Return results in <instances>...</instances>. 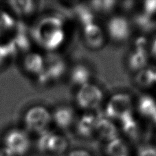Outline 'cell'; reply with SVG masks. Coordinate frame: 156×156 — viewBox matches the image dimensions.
<instances>
[{
    "label": "cell",
    "instance_id": "11",
    "mask_svg": "<svg viewBox=\"0 0 156 156\" xmlns=\"http://www.w3.org/2000/svg\"><path fill=\"white\" fill-rule=\"evenodd\" d=\"M84 34L86 43L92 48H98L103 44V34L101 28L94 23L85 26Z\"/></svg>",
    "mask_w": 156,
    "mask_h": 156
},
{
    "label": "cell",
    "instance_id": "24",
    "mask_svg": "<svg viewBox=\"0 0 156 156\" xmlns=\"http://www.w3.org/2000/svg\"><path fill=\"white\" fill-rule=\"evenodd\" d=\"M115 4V1H94L91 2V6L96 10L107 12L112 9Z\"/></svg>",
    "mask_w": 156,
    "mask_h": 156
},
{
    "label": "cell",
    "instance_id": "1",
    "mask_svg": "<svg viewBox=\"0 0 156 156\" xmlns=\"http://www.w3.org/2000/svg\"><path fill=\"white\" fill-rule=\"evenodd\" d=\"M61 27L62 23L57 17L48 18L42 22L39 34L41 43L46 48L54 49L62 43L64 34Z\"/></svg>",
    "mask_w": 156,
    "mask_h": 156
},
{
    "label": "cell",
    "instance_id": "32",
    "mask_svg": "<svg viewBox=\"0 0 156 156\" xmlns=\"http://www.w3.org/2000/svg\"><path fill=\"white\" fill-rule=\"evenodd\" d=\"M155 82H156V72H155Z\"/></svg>",
    "mask_w": 156,
    "mask_h": 156
},
{
    "label": "cell",
    "instance_id": "27",
    "mask_svg": "<svg viewBox=\"0 0 156 156\" xmlns=\"http://www.w3.org/2000/svg\"><path fill=\"white\" fill-rule=\"evenodd\" d=\"M138 156H156V149L153 147H144L140 150Z\"/></svg>",
    "mask_w": 156,
    "mask_h": 156
},
{
    "label": "cell",
    "instance_id": "8",
    "mask_svg": "<svg viewBox=\"0 0 156 156\" xmlns=\"http://www.w3.org/2000/svg\"><path fill=\"white\" fill-rule=\"evenodd\" d=\"M65 66L63 61L52 60L45 64L43 71L39 77L41 82H47L50 80H57L61 77L65 71Z\"/></svg>",
    "mask_w": 156,
    "mask_h": 156
},
{
    "label": "cell",
    "instance_id": "17",
    "mask_svg": "<svg viewBox=\"0 0 156 156\" xmlns=\"http://www.w3.org/2000/svg\"><path fill=\"white\" fill-rule=\"evenodd\" d=\"M9 3L13 10L19 15H30L35 10V2L31 1H14Z\"/></svg>",
    "mask_w": 156,
    "mask_h": 156
},
{
    "label": "cell",
    "instance_id": "12",
    "mask_svg": "<svg viewBox=\"0 0 156 156\" xmlns=\"http://www.w3.org/2000/svg\"><path fill=\"white\" fill-rule=\"evenodd\" d=\"M52 119L58 127L65 129L72 124L74 120V113L70 108H60L54 112Z\"/></svg>",
    "mask_w": 156,
    "mask_h": 156
},
{
    "label": "cell",
    "instance_id": "14",
    "mask_svg": "<svg viewBox=\"0 0 156 156\" xmlns=\"http://www.w3.org/2000/svg\"><path fill=\"white\" fill-rule=\"evenodd\" d=\"M147 63V54L145 49H136L129 58V66L133 70H141Z\"/></svg>",
    "mask_w": 156,
    "mask_h": 156
},
{
    "label": "cell",
    "instance_id": "9",
    "mask_svg": "<svg viewBox=\"0 0 156 156\" xmlns=\"http://www.w3.org/2000/svg\"><path fill=\"white\" fill-rule=\"evenodd\" d=\"M95 132L101 138L109 141L114 140L118 136V129L115 125L109 120L101 117L97 119Z\"/></svg>",
    "mask_w": 156,
    "mask_h": 156
},
{
    "label": "cell",
    "instance_id": "2",
    "mask_svg": "<svg viewBox=\"0 0 156 156\" xmlns=\"http://www.w3.org/2000/svg\"><path fill=\"white\" fill-rule=\"evenodd\" d=\"M52 120V116L47 108L36 105L25 114L24 124L30 132L41 133L48 130Z\"/></svg>",
    "mask_w": 156,
    "mask_h": 156
},
{
    "label": "cell",
    "instance_id": "10",
    "mask_svg": "<svg viewBox=\"0 0 156 156\" xmlns=\"http://www.w3.org/2000/svg\"><path fill=\"white\" fill-rule=\"evenodd\" d=\"M46 60L38 53H30L25 58L24 66L28 73L39 76L45 68Z\"/></svg>",
    "mask_w": 156,
    "mask_h": 156
},
{
    "label": "cell",
    "instance_id": "22",
    "mask_svg": "<svg viewBox=\"0 0 156 156\" xmlns=\"http://www.w3.org/2000/svg\"><path fill=\"white\" fill-rule=\"evenodd\" d=\"M136 23L140 29L144 31H149L155 27V23L152 21L151 16L147 14L140 15L136 18Z\"/></svg>",
    "mask_w": 156,
    "mask_h": 156
},
{
    "label": "cell",
    "instance_id": "28",
    "mask_svg": "<svg viewBox=\"0 0 156 156\" xmlns=\"http://www.w3.org/2000/svg\"><path fill=\"white\" fill-rule=\"evenodd\" d=\"M69 156H91L87 151H85V150L79 149V150H74L70 152L69 154Z\"/></svg>",
    "mask_w": 156,
    "mask_h": 156
},
{
    "label": "cell",
    "instance_id": "23",
    "mask_svg": "<svg viewBox=\"0 0 156 156\" xmlns=\"http://www.w3.org/2000/svg\"><path fill=\"white\" fill-rule=\"evenodd\" d=\"M78 15H79L80 21L84 25V26L94 23V16L87 8L85 7H79L78 10Z\"/></svg>",
    "mask_w": 156,
    "mask_h": 156
},
{
    "label": "cell",
    "instance_id": "3",
    "mask_svg": "<svg viewBox=\"0 0 156 156\" xmlns=\"http://www.w3.org/2000/svg\"><path fill=\"white\" fill-rule=\"evenodd\" d=\"M4 145L14 156L23 155L30 148V139L26 131L15 128L6 134Z\"/></svg>",
    "mask_w": 156,
    "mask_h": 156
},
{
    "label": "cell",
    "instance_id": "21",
    "mask_svg": "<svg viewBox=\"0 0 156 156\" xmlns=\"http://www.w3.org/2000/svg\"><path fill=\"white\" fill-rule=\"evenodd\" d=\"M123 132L131 138H136L138 134V127L137 122L133 119L132 115L124 117L121 120Z\"/></svg>",
    "mask_w": 156,
    "mask_h": 156
},
{
    "label": "cell",
    "instance_id": "5",
    "mask_svg": "<svg viewBox=\"0 0 156 156\" xmlns=\"http://www.w3.org/2000/svg\"><path fill=\"white\" fill-rule=\"evenodd\" d=\"M102 99V93L100 89L92 84L82 86L76 96L80 107L85 109H94L98 106Z\"/></svg>",
    "mask_w": 156,
    "mask_h": 156
},
{
    "label": "cell",
    "instance_id": "16",
    "mask_svg": "<svg viewBox=\"0 0 156 156\" xmlns=\"http://www.w3.org/2000/svg\"><path fill=\"white\" fill-rule=\"evenodd\" d=\"M106 151L108 156H127V147L120 138H116L108 143Z\"/></svg>",
    "mask_w": 156,
    "mask_h": 156
},
{
    "label": "cell",
    "instance_id": "18",
    "mask_svg": "<svg viewBox=\"0 0 156 156\" xmlns=\"http://www.w3.org/2000/svg\"><path fill=\"white\" fill-rule=\"evenodd\" d=\"M90 77V71L84 66L79 65L75 67L72 72L71 80L75 84L83 86L87 83Z\"/></svg>",
    "mask_w": 156,
    "mask_h": 156
},
{
    "label": "cell",
    "instance_id": "13",
    "mask_svg": "<svg viewBox=\"0 0 156 156\" xmlns=\"http://www.w3.org/2000/svg\"><path fill=\"white\" fill-rule=\"evenodd\" d=\"M97 119L94 115H85L83 116L77 125V131L83 137H89L95 131Z\"/></svg>",
    "mask_w": 156,
    "mask_h": 156
},
{
    "label": "cell",
    "instance_id": "20",
    "mask_svg": "<svg viewBox=\"0 0 156 156\" xmlns=\"http://www.w3.org/2000/svg\"><path fill=\"white\" fill-rule=\"evenodd\" d=\"M136 82L142 87H149L155 82V73L151 69L141 70L136 77Z\"/></svg>",
    "mask_w": 156,
    "mask_h": 156
},
{
    "label": "cell",
    "instance_id": "31",
    "mask_svg": "<svg viewBox=\"0 0 156 156\" xmlns=\"http://www.w3.org/2000/svg\"><path fill=\"white\" fill-rule=\"evenodd\" d=\"M152 118H153V119H154V122H155V123H156V114H155V115L154 116H153L152 117Z\"/></svg>",
    "mask_w": 156,
    "mask_h": 156
},
{
    "label": "cell",
    "instance_id": "30",
    "mask_svg": "<svg viewBox=\"0 0 156 156\" xmlns=\"http://www.w3.org/2000/svg\"><path fill=\"white\" fill-rule=\"evenodd\" d=\"M151 52L154 56L156 58V38L154 40V43L152 44L151 46Z\"/></svg>",
    "mask_w": 156,
    "mask_h": 156
},
{
    "label": "cell",
    "instance_id": "4",
    "mask_svg": "<svg viewBox=\"0 0 156 156\" xmlns=\"http://www.w3.org/2000/svg\"><path fill=\"white\" fill-rule=\"evenodd\" d=\"M132 104L130 97L126 94H118L111 97L106 108L108 117L121 120L132 115Z\"/></svg>",
    "mask_w": 156,
    "mask_h": 156
},
{
    "label": "cell",
    "instance_id": "15",
    "mask_svg": "<svg viewBox=\"0 0 156 156\" xmlns=\"http://www.w3.org/2000/svg\"><path fill=\"white\" fill-rule=\"evenodd\" d=\"M138 110L142 115L153 117L156 114V101L150 96L142 97L138 103Z\"/></svg>",
    "mask_w": 156,
    "mask_h": 156
},
{
    "label": "cell",
    "instance_id": "26",
    "mask_svg": "<svg viewBox=\"0 0 156 156\" xmlns=\"http://www.w3.org/2000/svg\"><path fill=\"white\" fill-rule=\"evenodd\" d=\"M144 8L145 14L151 16L156 13V0H149L144 2Z\"/></svg>",
    "mask_w": 156,
    "mask_h": 156
},
{
    "label": "cell",
    "instance_id": "6",
    "mask_svg": "<svg viewBox=\"0 0 156 156\" xmlns=\"http://www.w3.org/2000/svg\"><path fill=\"white\" fill-rule=\"evenodd\" d=\"M40 134V137L38 140V145L41 150L60 154L67 149L68 141L63 136L55 134L48 130Z\"/></svg>",
    "mask_w": 156,
    "mask_h": 156
},
{
    "label": "cell",
    "instance_id": "7",
    "mask_svg": "<svg viewBox=\"0 0 156 156\" xmlns=\"http://www.w3.org/2000/svg\"><path fill=\"white\" fill-rule=\"evenodd\" d=\"M108 31L113 40L124 41L128 38L130 33L129 23L123 17L116 16L109 22Z\"/></svg>",
    "mask_w": 156,
    "mask_h": 156
},
{
    "label": "cell",
    "instance_id": "19",
    "mask_svg": "<svg viewBox=\"0 0 156 156\" xmlns=\"http://www.w3.org/2000/svg\"><path fill=\"white\" fill-rule=\"evenodd\" d=\"M15 26V19L10 14L0 10V37L11 32Z\"/></svg>",
    "mask_w": 156,
    "mask_h": 156
},
{
    "label": "cell",
    "instance_id": "29",
    "mask_svg": "<svg viewBox=\"0 0 156 156\" xmlns=\"http://www.w3.org/2000/svg\"><path fill=\"white\" fill-rule=\"evenodd\" d=\"M0 156H14L6 147L0 148Z\"/></svg>",
    "mask_w": 156,
    "mask_h": 156
},
{
    "label": "cell",
    "instance_id": "25",
    "mask_svg": "<svg viewBox=\"0 0 156 156\" xmlns=\"http://www.w3.org/2000/svg\"><path fill=\"white\" fill-rule=\"evenodd\" d=\"M14 51L10 44H0V67L4 65L10 55L13 54Z\"/></svg>",
    "mask_w": 156,
    "mask_h": 156
}]
</instances>
